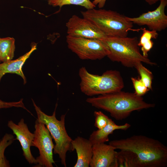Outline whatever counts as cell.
Wrapping results in <instances>:
<instances>
[{
	"label": "cell",
	"mask_w": 167,
	"mask_h": 167,
	"mask_svg": "<svg viewBox=\"0 0 167 167\" xmlns=\"http://www.w3.org/2000/svg\"><path fill=\"white\" fill-rule=\"evenodd\" d=\"M86 101L93 107L109 112L112 117L117 120L126 119L134 111L155 106L154 104L146 102L142 96L135 93L121 90L88 98Z\"/></svg>",
	"instance_id": "2"
},
{
	"label": "cell",
	"mask_w": 167,
	"mask_h": 167,
	"mask_svg": "<svg viewBox=\"0 0 167 167\" xmlns=\"http://www.w3.org/2000/svg\"><path fill=\"white\" fill-rule=\"evenodd\" d=\"M48 4L53 6H62L68 5H74L84 7L87 10L94 8L96 6L90 0H48Z\"/></svg>",
	"instance_id": "18"
},
{
	"label": "cell",
	"mask_w": 167,
	"mask_h": 167,
	"mask_svg": "<svg viewBox=\"0 0 167 167\" xmlns=\"http://www.w3.org/2000/svg\"><path fill=\"white\" fill-rule=\"evenodd\" d=\"M34 138L32 146L37 148L39 156L36 158L35 167H53L55 164L53 159V150L54 146L50 132L45 125L36 119L34 126Z\"/></svg>",
	"instance_id": "8"
},
{
	"label": "cell",
	"mask_w": 167,
	"mask_h": 167,
	"mask_svg": "<svg viewBox=\"0 0 167 167\" xmlns=\"http://www.w3.org/2000/svg\"><path fill=\"white\" fill-rule=\"evenodd\" d=\"M81 13L83 18L91 22L107 36L126 37L133 26L127 16L116 11L94 8L81 11Z\"/></svg>",
	"instance_id": "5"
},
{
	"label": "cell",
	"mask_w": 167,
	"mask_h": 167,
	"mask_svg": "<svg viewBox=\"0 0 167 167\" xmlns=\"http://www.w3.org/2000/svg\"><path fill=\"white\" fill-rule=\"evenodd\" d=\"M7 126L16 137V140L19 142L23 152V155L29 164H36V159L32 154L30 147L34 138V133L31 132L28 126L22 118L17 124L12 120L8 121Z\"/></svg>",
	"instance_id": "11"
},
{
	"label": "cell",
	"mask_w": 167,
	"mask_h": 167,
	"mask_svg": "<svg viewBox=\"0 0 167 167\" xmlns=\"http://www.w3.org/2000/svg\"><path fill=\"white\" fill-rule=\"evenodd\" d=\"M135 90V93L137 96H142L150 90L147 87L139 78H131Z\"/></svg>",
	"instance_id": "21"
},
{
	"label": "cell",
	"mask_w": 167,
	"mask_h": 167,
	"mask_svg": "<svg viewBox=\"0 0 167 167\" xmlns=\"http://www.w3.org/2000/svg\"><path fill=\"white\" fill-rule=\"evenodd\" d=\"M107 51V56L112 61L121 63L128 67H134L138 62L151 65L156 64L141 54L138 38L107 36L101 39Z\"/></svg>",
	"instance_id": "3"
},
{
	"label": "cell",
	"mask_w": 167,
	"mask_h": 167,
	"mask_svg": "<svg viewBox=\"0 0 167 167\" xmlns=\"http://www.w3.org/2000/svg\"><path fill=\"white\" fill-rule=\"evenodd\" d=\"M94 115L95 117L94 126L98 129H101L105 127L110 119L100 111H95Z\"/></svg>",
	"instance_id": "22"
},
{
	"label": "cell",
	"mask_w": 167,
	"mask_h": 167,
	"mask_svg": "<svg viewBox=\"0 0 167 167\" xmlns=\"http://www.w3.org/2000/svg\"><path fill=\"white\" fill-rule=\"evenodd\" d=\"M150 5H152L155 4L158 1L160 0H145Z\"/></svg>",
	"instance_id": "25"
},
{
	"label": "cell",
	"mask_w": 167,
	"mask_h": 167,
	"mask_svg": "<svg viewBox=\"0 0 167 167\" xmlns=\"http://www.w3.org/2000/svg\"><path fill=\"white\" fill-rule=\"evenodd\" d=\"M142 34L138 42V45L141 46V50L143 55L148 57V53L153 47L154 43L152 39H156L158 36L157 32L147 30L145 28H141Z\"/></svg>",
	"instance_id": "16"
},
{
	"label": "cell",
	"mask_w": 167,
	"mask_h": 167,
	"mask_svg": "<svg viewBox=\"0 0 167 167\" xmlns=\"http://www.w3.org/2000/svg\"><path fill=\"white\" fill-rule=\"evenodd\" d=\"M79 75L80 90L88 96L114 92L121 91L124 87L121 74L116 70L107 71L100 75L90 73L82 66L79 70Z\"/></svg>",
	"instance_id": "4"
},
{
	"label": "cell",
	"mask_w": 167,
	"mask_h": 167,
	"mask_svg": "<svg viewBox=\"0 0 167 167\" xmlns=\"http://www.w3.org/2000/svg\"><path fill=\"white\" fill-rule=\"evenodd\" d=\"M66 42L68 48L82 60L101 59L108 54L105 46L99 39L67 35Z\"/></svg>",
	"instance_id": "7"
},
{
	"label": "cell",
	"mask_w": 167,
	"mask_h": 167,
	"mask_svg": "<svg viewBox=\"0 0 167 167\" xmlns=\"http://www.w3.org/2000/svg\"><path fill=\"white\" fill-rule=\"evenodd\" d=\"M15 49V40L12 37L0 38V52L1 62L12 60Z\"/></svg>",
	"instance_id": "17"
},
{
	"label": "cell",
	"mask_w": 167,
	"mask_h": 167,
	"mask_svg": "<svg viewBox=\"0 0 167 167\" xmlns=\"http://www.w3.org/2000/svg\"><path fill=\"white\" fill-rule=\"evenodd\" d=\"M131 126L127 123L122 125H118L111 119L104 127L93 131L90 135L89 140L92 145L104 143L109 141V136L116 130H126Z\"/></svg>",
	"instance_id": "15"
},
{
	"label": "cell",
	"mask_w": 167,
	"mask_h": 167,
	"mask_svg": "<svg viewBox=\"0 0 167 167\" xmlns=\"http://www.w3.org/2000/svg\"><path fill=\"white\" fill-rule=\"evenodd\" d=\"M115 148L104 143L92 145V156L90 164L91 167H117Z\"/></svg>",
	"instance_id": "12"
},
{
	"label": "cell",
	"mask_w": 167,
	"mask_h": 167,
	"mask_svg": "<svg viewBox=\"0 0 167 167\" xmlns=\"http://www.w3.org/2000/svg\"><path fill=\"white\" fill-rule=\"evenodd\" d=\"M73 148L77 156L74 167H89L92 156V145L89 139L77 136L72 141Z\"/></svg>",
	"instance_id": "13"
},
{
	"label": "cell",
	"mask_w": 167,
	"mask_h": 167,
	"mask_svg": "<svg viewBox=\"0 0 167 167\" xmlns=\"http://www.w3.org/2000/svg\"><path fill=\"white\" fill-rule=\"evenodd\" d=\"M140 76V79L149 90L152 89L153 76L152 72L145 67L141 62L137 63L134 67Z\"/></svg>",
	"instance_id": "20"
},
{
	"label": "cell",
	"mask_w": 167,
	"mask_h": 167,
	"mask_svg": "<svg viewBox=\"0 0 167 167\" xmlns=\"http://www.w3.org/2000/svg\"><path fill=\"white\" fill-rule=\"evenodd\" d=\"M36 44H33L31 49L24 55L14 60H10L0 63V82L2 77L8 73L15 74L23 79L24 83L27 82L26 79L22 70V67L32 53L36 49Z\"/></svg>",
	"instance_id": "14"
},
{
	"label": "cell",
	"mask_w": 167,
	"mask_h": 167,
	"mask_svg": "<svg viewBox=\"0 0 167 167\" xmlns=\"http://www.w3.org/2000/svg\"><path fill=\"white\" fill-rule=\"evenodd\" d=\"M16 140L14 136L10 134L6 133L0 141V167L10 166L9 161L4 156L6 148Z\"/></svg>",
	"instance_id": "19"
},
{
	"label": "cell",
	"mask_w": 167,
	"mask_h": 167,
	"mask_svg": "<svg viewBox=\"0 0 167 167\" xmlns=\"http://www.w3.org/2000/svg\"><path fill=\"white\" fill-rule=\"evenodd\" d=\"M33 106L37 115L36 120L45 124L55 143L53 153L57 154L61 160V164L66 167V154L67 152L74 151L72 144V139L68 135L65 126L66 114H62L60 120L56 116L57 103L52 115H49L43 112L32 99Z\"/></svg>",
	"instance_id": "6"
},
{
	"label": "cell",
	"mask_w": 167,
	"mask_h": 167,
	"mask_svg": "<svg viewBox=\"0 0 167 167\" xmlns=\"http://www.w3.org/2000/svg\"><path fill=\"white\" fill-rule=\"evenodd\" d=\"M109 144L115 149L131 152L136 160L137 167L167 166V147L157 140L143 135H136L111 141Z\"/></svg>",
	"instance_id": "1"
},
{
	"label": "cell",
	"mask_w": 167,
	"mask_h": 167,
	"mask_svg": "<svg viewBox=\"0 0 167 167\" xmlns=\"http://www.w3.org/2000/svg\"><path fill=\"white\" fill-rule=\"evenodd\" d=\"M106 0H93L92 2L95 6L97 5L99 8L103 7L105 4Z\"/></svg>",
	"instance_id": "24"
},
{
	"label": "cell",
	"mask_w": 167,
	"mask_h": 167,
	"mask_svg": "<svg viewBox=\"0 0 167 167\" xmlns=\"http://www.w3.org/2000/svg\"><path fill=\"white\" fill-rule=\"evenodd\" d=\"M1 62V54H0V62Z\"/></svg>",
	"instance_id": "26"
},
{
	"label": "cell",
	"mask_w": 167,
	"mask_h": 167,
	"mask_svg": "<svg viewBox=\"0 0 167 167\" xmlns=\"http://www.w3.org/2000/svg\"><path fill=\"white\" fill-rule=\"evenodd\" d=\"M158 7L154 10L142 13L136 17H126L133 24L146 25L149 30L160 32L167 27V16L165 12L167 0H160Z\"/></svg>",
	"instance_id": "9"
},
{
	"label": "cell",
	"mask_w": 167,
	"mask_h": 167,
	"mask_svg": "<svg viewBox=\"0 0 167 167\" xmlns=\"http://www.w3.org/2000/svg\"><path fill=\"white\" fill-rule=\"evenodd\" d=\"M12 107L21 108L26 110L29 113L30 111L25 107L23 102V99H21L16 102H8L3 101L0 99V109H7Z\"/></svg>",
	"instance_id": "23"
},
{
	"label": "cell",
	"mask_w": 167,
	"mask_h": 167,
	"mask_svg": "<svg viewBox=\"0 0 167 167\" xmlns=\"http://www.w3.org/2000/svg\"><path fill=\"white\" fill-rule=\"evenodd\" d=\"M67 35L71 36L101 39L107 36L88 19L73 15L66 23Z\"/></svg>",
	"instance_id": "10"
}]
</instances>
